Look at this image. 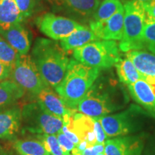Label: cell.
<instances>
[{
    "label": "cell",
    "instance_id": "obj_10",
    "mask_svg": "<svg viewBox=\"0 0 155 155\" xmlns=\"http://www.w3.org/2000/svg\"><path fill=\"white\" fill-rule=\"evenodd\" d=\"M35 24L42 33L55 41L61 40L86 26L74 19L54 13H46L38 17Z\"/></svg>",
    "mask_w": 155,
    "mask_h": 155
},
{
    "label": "cell",
    "instance_id": "obj_26",
    "mask_svg": "<svg viewBox=\"0 0 155 155\" xmlns=\"http://www.w3.org/2000/svg\"><path fill=\"white\" fill-rule=\"evenodd\" d=\"M15 2L25 19L33 16L42 7V0H15Z\"/></svg>",
    "mask_w": 155,
    "mask_h": 155
},
{
    "label": "cell",
    "instance_id": "obj_15",
    "mask_svg": "<svg viewBox=\"0 0 155 155\" xmlns=\"http://www.w3.org/2000/svg\"><path fill=\"white\" fill-rule=\"evenodd\" d=\"M126 57L132 62L140 73L141 78L150 85L155 91V55L144 50L127 52Z\"/></svg>",
    "mask_w": 155,
    "mask_h": 155
},
{
    "label": "cell",
    "instance_id": "obj_18",
    "mask_svg": "<svg viewBox=\"0 0 155 155\" xmlns=\"http://www.w3.org/2000/svg\"><path fill=\"white\" fill-rule=\"evenodd\" d=\"M128 89L133 99L155 117V91L150 85L143 79H139L129 85Z\"/></svg>",
    "mask_w": 155,
    "mask_h": 155
},
{
    "label": "cell",
    "instance_id": "obj_16",
    "mask_svg": "<svg viewBox=\"0 0 155 155\" xmlns=\"http://www.w3.org/2000/svg\"><path fill=\"white\" fill-rule=\"evenodd\" d=\"M22 126V109L14 105L0 109V139H12Z\"/></svg>",
    "mask_w": 155,
    "mask_h": 155
},
{
    "label": "cell",
    "instance_id": "obj_24",
    "mask_svg": "<svg viewBox=\"0 0 155 155\" xmlns=\"http://www.w3.org/2000/svg\"><path fill=\"white\" fill-rule=\"evenodd\" d=\"M122 7L123 5L120 0H104L97 8L91 21L103 22L107 20Z\"/></svg>",
    "mask_w": 155,
    "mask_h": 155
},
{
    "label": "cell",
    "instance_id": "obj_14",
    "mask_svg": "<svg viewBox=\"0 0 155 155\" xmlns=\"http://www.w3.org/2000/svg\"><path fill=\"white\" fill-rule=\"evenodd\" d=\"M144 147L138 136H122L105 141L106 155H141Z\"/></svg>",
    "mask_w": 155,
    "mask_h": 155
},
{
    "label": "cell",
    "instance_id": "obj_6",
    "mask_svg": "<svg viewBox=\"0 0 155 155\" xmlns=\"http://www.w3.org/2000/svg\"><path fill=\"white\" fill-rule=\"evenodd\" d=\"M121 105L114 98L108 88L94 83L86 96L78 104L76 110L90 117H101L119 110Z\"/></svg>",
    "mask_w": 155,
    "mask_h": 155
},
{
    "label": "cell",
    "instance_id": "obj_3",
    "mask_svg": "<svg viewBox=\"0 0 155 155\" xmlns=\"http://www.w3.org/2000/svg\"><path fill=\"white\" fill-rule=\"evenodd\" d=\"M124 31L119 45L123 52L144 49V31L147 14L140 2L127 0L124 3Z\"/></svg>",
    "mask_w": 155,
    "mask_h": 155
},
{
    "label": "cell",
    "instance_id": "obj_2",
    "mask_svg": "<svg viewBox=\"0 0 155 155\" xmlns=\"http://www.w3.org/2000/svg\"><path fill=\"white\" fill-rule=\"evenodd\" d=\"M100 71L99 69L71 59L66 73L55 91L68 107L76 110L78 104L96 81Z\"/></svg>",
    "mask_w": 155,
    "mask_h": 155
},
{
    "label": "cell",
    "instance_id": "obj_20",
    "mask_svg": "<svg viewBox=\"0 0 155 155\" xmlns=\"http://www.w3.org/2000/svg\"><path fill=\"white\" fill-rule=\"evenodd\" d=\"M25 91L13 81L0 82V109L12 106L25 95Z\"/></svg>",
    "mask_w": 155,
    "mask_h": 155
},
{
    "label": "cell",
    "instance_id": "obj_21",
    "mask_svg": "<svg viewBox=\"0 0 155 155\" xmlns=\"http://www.w3.org/2000/svg\"><path fill=\"white\" fill-rule=\"evenodd\" d=\"M115 66L120 82L124 84L129 86L141 78L140 73L129 58L121 59Z\"/></svg>",
    "mask_w": 155,
    "mask_h": 155
},
{
    "label": "cell",
    "instance_id": "obj_37",
    "mask_svg": "<svg viewBox=\"0 0 155 155\" xmlns=\"http://www.w3.org/2000/svg\"><path fill=\"white\" fill-rule=\"evenodd\" d=\"M0 1H1V0H0Z\"/></svg>",
    "mask_w": 155,
    "mask_h": 155
},
{
    "label": "cell",
    "instance_id": "obj_9",
    "mask_svg": "<svg viewBox=\"0 0 155 155\" xmlns=\"http://www.w3.org/2000/svg\"><path fill=\"white\" fill-rule=\"evenodd\" d=\"M54 13L66 15L78 22L92 20L101 0H45Z\"/></svg>",
    "mask_w": 155,
    "mask_h": 155
},
{
    "label": "cell",
    "instance_id": "obj_27",
    "mask_svg": "<svg viewBox=\"0 0 155 155\" xmlns=\"http://www.w3.org/2000/svg\"><path fill=\"white\" fill-rule=\"evenodd\" d=\"M145 48L155 55V18L147 15L144 31Z\"/></svg>",
    "mask_w": 155,
    "mask_h": 155
},
{
    "label": "cell",
    "instance_id": "obj_23",
    "mask_svg": "<svg viewBox=\"0 0 155 155\" xmlns=\"http://www.w3.org/2000/svg\"><path fill=\"white\" fill-rule=\"evenodd\" d=\"M15 149L20 155H51L38 139H21L15 141Z\"/></svg>",
    "mask_w": 155,
    "mask_h": 155
},
{
    "label": "cell",
    "instance_id": "obj_19",
    "mask_svg": "<svg viewBox=\"0 0 155 155\" xmlns=\"http://www.w3.org/2000/svg\"><path fill=\"white\" fill-rule=\"evenodd\" d=\"M94 32L90 28L85 26L80 30H78L71 33L66 38L60 40V45L66 53L86 45L89 42L98 40Z\"/></svg>",
    "mask_w": 155,
    "mask_h": 155
},
{
    "label": "cell",
    "instance_id": "obj_7",
    "mask_svg": "<svg viewBox=\"0 0 155 155\" xmlns=\"http://www.w3.org/2000/svg\"><path fill=\"white\" fill-rule=\"evenodd\" d=\"M12 81L19 85L25 92L35 97L48 86L39 72L30 55H19L12 70Z\"/></svg>",
    "mask_w": 155,
    "mask_h": 155
},
{
    "label": "cell",
    "instance_id": "obj_31",
    "mask_svg": "<svg viewBox=\"0 0 155 155\" xmlns=\"http://www.w3.org/2000/svg\"><path fill=\"white\" fill-rule=\"evenodd\" d=\"M147 15L155 18V0H150L144 3H141Z\"/></svg>",
    "mask_w": 155,
    "mask_h": 155
},
{
    "label": "cell",
    "instance_id": "obj_5",
    "mask_svg": "<svg viewBox=\"0 0 155 155\" xmlns=\"http://www.w3.org/2000/svg\"><path fill=\"white\" fill-rule=\"evenodd\" d=\"M22 125L24 130L38 134H55L62 130L63 119L45 108L38 102L30 103L22 109Z\"/></svg>",
    "mask_w": 155,
    "mask_h": 155
},
{
    "label": "cell",
    "instance_id": "obj_32",
    "mask_svg": "<svg viewBox=\"0 0 155 155\" xmlns=\"http://www.w3.org/2000/svg\"><path fill=\"white\" fill-rule=\"evenodd\" d=\"M62 131H63L64 134H65L66 137L68 138L70 140H71L72 142L75 145H78L79 143L81 142V140L79 139L78 137H77L76 134H74L73 132H72L71 131H70L68 129V128L67 127L66 125L64 124L63 128H62Z\"/></svg>",
    "mask_w": 155,
    "mask_h": 155
},
{
    "label": "cell",
    "instance_id": "obj_8",
    "mask_svg": "<svg viewBox=\"0 0 155 155\" xmlns=\"http://www.w3.org/2000/svg\"><path fill=\"white\" fill-rule=\"evenodd\" d=\"M139 108L132 105L128 110L121 113L95 117L99 121L107 137L126 136L134 131L138 128L137 116Z\"/></svg>",
    "mask_w": 155,
    "mask_h": 155
},
{
    "label": "cell",
    "instance_id": "obj_28",
    "mask_svg": "<svg viewBox=\"0 0 155 155\" xmlns=\"http://www.w3.org/2000/svg\"><path fill=\"white\" fill-rule=\"evenodd\" d=\"M38 137L40 138L39 140L42 141L45 150L51 155H66L59 144L57 135L39 134Z\"/></svg>",
    "mask_w": 155,
    "mask_h": 155
},
{
    "label": "cell",
    "instance_id": "obj_38",
    "mask_svg": "<svg viewBox=\"0 0 155 155\" xmlns=\"http://www.w3.org/2000/svg\"><path fill=\"white\" fill-rule=\"evenodd\" d=\"M0 37H1V36H0Z\"/></svg>",
    "mask_w": 155,
    "mask_h": 155
},
{
    "label": "cell",
    "instance_id": "obj_34",
    "mask_svg": "<svg viewBox=\"0 0 155 155\" xmlns=\"http://www.w3.org/2000/svg\"><path fill=\"white\" fill-rule=\"evenodd\" d=\"M134 1L139 2H140V3H144V2H147L150 1V0H134Z\"/></svg>",
    "mask_w": 155,
    "mask_h": 155
},
{
    "label": "cell",
    "instance_id": "obj_1",
    "mask_svg": "<svg viewBox=\"0 0 155 155\" xmlns=\"http://www.w3.org/2000/svg\"><path fill=\"white\" fill-rule=\"evenodd\" d=\"M30 55L45 84L55 89L63 81L68 66L70 59L66 52L55 40L38 38Z\"/></svg>",
    "mask_w": 155,
    "mask_h": 155
},
{
    "label": "cell",
    "instance_id": "obj_25",
    "mask_svg": "<svg viewBox=\"0 0 155 155\" xmlns=\"http://www.w3.org/2000/svg\"><path fill=\"white\" fill-rule=\"evenodd\" d=\"M19 55L5 39L0 37V61L12 70L16 64Z\"/></svg>",
    "mask_w": 155,
    "mask_h": 155
},
{
    "label": "cell",
    "instance_id": "obj_4",
    "mask_svg": "<svg viewBox=\"0 0 155 155\" xmlns=\"http://www.w3.org/2000/svg\"><path fill=\"white\" fill-rule=\"evenodd\" d=\"M75 60L99 70L115 66L121 60L119 48L114 40H95L73 51Z\"/></svg>",
    "mask_w": 155,
    "mask_h": 155
},
{
    "label": "cell",
    "instance_id": "obj_30",
    "mask_svg": "<svg viewBox=\"0 0 155 155\" xmlns=\"http://www.w3.org/2000/svg\"><path fill=\"white\" fill-rule=\"evenodd\" d=\"M94 119L95 120V131H96L97 143L98 144H105L106 139L108 138L107 136H106L99 121L96 118H94Z\"/></svg>",
    "mask_w": 155,
    "mask_h": 155
},
{
    "label": "cell",
    "instance_id": "obj_35",
    "mask_svg": "<svg viewBox=\"0 0 155 155\" xmlns=\"http://www.w3.org/2000/svg\"><path fill=\"white\" fill-rule=\"evenodd\" d=\"M2 152H3L2 147L1 144H0V155H2Z\"/></svg>",
    "mask_w": 155,
    "mask_h": 155
},
{
    "label": "cell",
    "instance_id": "obj_29",
    "mask_svg": "<svg viewBox=\"0 0 155 155\" xmlns=\"http://www.w3.org/2000/svg\"><path fill=\"white\" fill-rule=\"evenodd\" d=\"M58 140L64 152L66 155H71V152L76 148V145H75L68 137L64 134L62 131H60L57 134Z\"/></svg>",
    "mask_w": 155,
    "mask_h": 155
},
{
    "label": "cell",
    "instance_id": "obj_22",
    "mask_svg": "<svg viewBox=\"0 0 155 155\" xmlns=\"http://www.w3.org/2000/svg\"><path fill=\"white\" fill-rule=\"evenodd\" d=\"M25 20L15 0L0 1V25L22 23Z\"/></svg>",
    "mask_w": 155,
    "mask_h": 155
},
{
    "label": "cell",
    "instance_id": "obj_33",
    "mask_svg": "<svg viewBox=\"0 0 155 155\" xmlns=\"http://www.w3.org/2000/svg\"><path fill=\"white\" fill-rule=\"evenodd\" d=\"M12 70L0 61V82L10 77Z\"/></svg>",
    "mask_w": 155,
    "mask_h": 155
},
{
    "label": "cell",
    "instance_id": "obj_12",
    "mask_svg": "<svg viewBox=\"0 0 155 155\" xmlns=\"http://www.w3.org/2000/svg\"><path fill=\"white\" fill-rule=\"evenodd\" d=\"M0 35L19 55L28 54L31 48V39L28 30L22 23L0 25Z\"/></svg>",
    "mask_w": 155,
    "mask_h": 155
},
{
    "label": "cell",
    "instance_id": "obj_13",
    "mask_svg": "<svg viewBox=\"0 0 155 155\" xmlns=\"http://www.w3.org/2000/svg\"><path fill=\"white\" fill-rule=\"evenodd\" d=\"M64 124L67 126L70 131L76 134L81 141H86L88 147H93L98 144L94 118L80 112L76 113L75 111L70 116L67 123Z\"/></svg>",
    "mask_w": 155,
    "mask_h": 155
},
{
    "label": "cell",
    "instance_id": "obj_11",
    "mask_svg": "<svg viewBox=\"0 0 155 155\" xmlns=\"http://www.w3.org/2000/svg\"><path fill=\"white\" fill-rule=\"evenodd\" d=\"M124 6L113 16L103 22H89V28L99 40H121L124 31Z\"/></svg>",
    "mask_w": 155,
    "mask_h": 155
},
{
    "label": "cell",
    "instance_id": "obj_36",
    "mask_svg": "<svg viewBox=\"0 0 155 155\" xmlns=\"http://www.w3.org/2000/svg\"><path fill=\"white\" fill-rule=\"evenodd\" d=\"M97 155H106L105 154H97Z\"/></svg>",
    "mask_w": 155,
    "mask_h": 155
},
{
    "label": "cell",
    "instance_id": "obj_17",
    "mask_svg": "<svg viewBox=\"0 0 155 155\" xmlns=\"http://www.w3.org/2000/svg\"><path fill=\"white\" fill-rule=\"evenodd\" d=\"M35 97L37 102L43 106L48 111L63 120L68 117L75 111L68 107L57 92L54 91L49 86L45 87Z\"/></svg>",
    "mask_w": 155,
    "mask_h": 155
}]
</instances>
